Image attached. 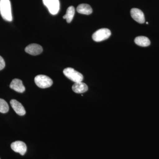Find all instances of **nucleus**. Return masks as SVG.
Instances as JSON below:
<instances>
[{"label":"nucleus","instance_id":"1","mask_svg":"<svg viewBox=\"0 0 159 159\" xmlns=\"http://www.w3.org/2000/svg\"><path fill=\"white\" fill-rule=\"evenodd\" d=\"M0 13L5 20L12 21L11 3L9 0H0Z\"/></svg>","mask_w":159,"mask_h":159},{"label":"nucleus","instance_id":"2","mask_svg":"<svg viewBox=\"0 0 159 159\" xmlns=\"http://www.w3.org/2000/svg\"><path fill=\"white\" fill-rule=\"evenodd\" d=\"M63 74L66 77L75 83L82 82L83 80L82 74L72 68H67L63 70Z\"/></svg>","mask_w":159,"mask_h":159},{"label":"nucleus","instance_id":"3","mask_svg":"<svg viewBox=\"0 0 159 159\" xmlns=\"http://www.w3.org/2000/svg\"><path fill=\"white\" fill-rule=\"evenodd\" d=\"M34 82L40 88L50 87L53 84V80L50 77L44 75H39L34 78Z\"/></svg>","mask_w":159,"mask_h":159},{"label":"nucleus","instance_id":"4","mask_svg":"<svg viewBox=\"0 0 159 159\" xmlns=\"http://www.w3.org/2000/svg\"><path fill=\"white\" fill-rule=\"evenodd\" d=\"M111 35V32L109 29H101L94 32L92 38L94 41L97 42L102 41L107 39Z\"/></svg>","mask_w":159,"mask_h":159},{"label":"nucleus","instance_id":"5","mask_svg":"<svg viewBox=\"0 0 159 159\" xmlns=\"http://www.w3.org/2000/svg\"><path fill=\"white\" fill-rule=\"evenodd\" d=\"M43 2L51 14H57L60 9L59 0H43Z\"/></svg>","mask_w":159,"mask_h":159},{"label":"nucleus","instance_id":"6","mask_svg":"<svg viewBox=\"0 0 159 159\" xmlns=\"http://www.w3.org/2000/svg\"><path fill=\"white\" fill-rule=\"evenodd\" d=\"M11 149L15 152L19 153L21 155H24L27 151V146L25 143L22 141H16L11 143Z\"/></svg>","mask_w":159,"mask_h":159},{"label":"nucleus","instance_id":"7","mask_svg":"<svg viewBox=\"0 0 159 159\" xmlns=\"http://www.w3.org/2000/svg\"><path fill=\"white\" fill-rule=\"evenodd\" d=\"M130 14L133 19L139 24H144L145 22V16L140 9L133 8L131 10Z\"/></svg>","mask_w":159,"mask_h":159},{"label":"nucleus","instance_id":"8","mask_svg":"<svg viewBox=\"0 0 159 159\" xmlns=\"http://www.w3.org/2000/svg\"><path fill=\"white\" fill-rule=\"evenodd\" d=\"M43 48L39 45L33 43L29 45L25 49V51L28 54L32 55H37L41 54Z\"/></svg>","mask_w":159,"mask_h":159},{"label":"nucleus","instance_id":"9","mask_svg":"<svg viewBox=\"0 0 159 159\" xmlns=\"http://www.w3.org/2000/svg\"><path fill=\"white\" fill-rule=\"evenodd\" d=\"M10 104L16 114L20 116H24L26 114V111L21 103L16 99H11Z\"/></svg>","mask_w":159,"mask_h":159},{"label":"nucleus","instance_id":"10","mask_svg":"<svg viewBox=\"0 0 159 159\" xmlns=\"http://www.w3.org/2000/svg\"><path fill=\"white\" fill-rule=\"evenodd\" d=\"M10 88L18 93H23L25 90V88L20 80L14 79L10 84Z\"/></svg>","mask_w":159,"mask_h":159},{"label":"nucleus","instance_id":"11","mask_svg":"<svg viewBox=\"0 0 159 159\" xmlns=\"http://www.w3.org/2000/svg\"><path fill=\"white\" fill-rule=\"evenodd\" d=\"M72 89L74 93H83L88 90V86L86 84L82 82L75 83L72 86Z\"/></svg>","mask_w":159,"mask_h":159},{"label":"nucleus","instance_id":"12","mask_svg":"<svg viewBox=\"0 0 159 159\" xmlns=\"http://www.w3.org/2000/svg\"><path fill=\"white\" fill-rule=\"evenodd\" d=\"M77 12L82 14L90 15L93 12V9L90 6L86 4H82L77 6Z\"/></svg>","mask_w":159,"mask_h":159},{"label":"nucleus","instance_id":"13","mask_svg":"<svg viewBox=\"0 0 159 159\" xmlns=\"http://www.w3.org/2000/svg\"><path fill=\"white\" fill-rule=\"evenodd\" d=\"M134 42L138 46L146 47L150 45V41L148 38L145 36H140L136 38Z\"/></svg>","mask_w":159,"mask_h":159},{"label":"nucleus","instance_id":"14","mask_svg":"<svg viewBox=\"0 0 159 159\" xmlns=\"http://www.w3.org/2000/svg\"><path fill=\"white\" fill-rule=\"evenodd\" d=\"M74 14H75V9L74 7L73 6H70L67 9L66 14L63 16V18L66 20L67 22L70 23L74 18Z\"/></svg>","mask_w":159,"mask_h":159},{"label":"nucleus","instance_id":"15","mask_svg":"<svg viewBox=\"0 0 159 159\" xmlns=\"http://www.w3.org/2000/svg\"><path fill=\"white\" fill-rule=\"evenodd\" d=\"M9 110V107L7 102L4 99H0V112L6 113Z\"/></svg>","mask_w":159,"mask_h":159},{"label":"nucleus","instance_id":"16","mask_svg":"<svg viewBox=\"0 0 159 159\" xmlns=\"http://www.w3.org/2000/svg\"><path fill=\"white\" fill-rule=\"evenodd\" d=\"M5 62L4 59L0 56V70H3L5 67Z\"/></svg>","mask_w":159,"mask_h":159},{"label":"nucleus","instance_id":"17","mask_svg":"<svg viewBox=\"0 0 159 159\" xmlns=\"http://www.w3.org/2000/svg\"><path fill=\"white\" fill-rule=\"evenodd\" d=\"M146 24H148V22H146Z\"/></svg>","mask_w":159,"mask_h":159}]
</instances>
